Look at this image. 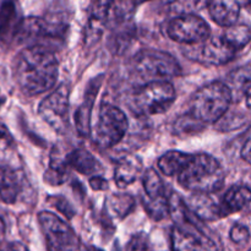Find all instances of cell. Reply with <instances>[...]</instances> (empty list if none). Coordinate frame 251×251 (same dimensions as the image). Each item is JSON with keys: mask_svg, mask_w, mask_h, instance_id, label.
I'll list each match as a JSON object with an SVG mask.
<instances>
[{"mask_svg": "<svg viewBox=\"0 0 251 251\" xmlns=\"http://www.w3.org/2000/svg\"><path fill=\"white\" fill-rule=\"evenodd\" d=\"M242 92L245 97V103H247L248 108H250L251 109V83L245 86V87L243 88Z\"/></svg>", "mask_w": 251, "mask_h": 251, "instance_id": "obj_34", "label": "cell"}, {"mask_svg": "<svg viewBox=\"0 0 251 251\" xmlns=\"http://www.w3.org/2000/svg\"><path fill=\"white\" fill-rule=\"evenodd\" d=\"M169 38L185 46H194L207 41L211 37L210 26L205 20L194 14L176 17L167 27Z\"/></svg>", "mask_w": 251, "mask_h": 251, "instance_id": "obj_9", "label": "cell"}, {"mask_svg": "<svg viewBox=\"0 0 251 251\" xmlns=\"http://www.w3.org/2000/svg\"><path fill=\"white\" fill-rule=\"evenodd\" d=\"M186 206L201 221H216L227 216L222 205H218L207 194H194Z\"/></svg>", "mask_w": 251, "mask_h": 251, "instance_id": "obj_13", "label": "cell"}, {"mask_svg": "<svg viewBox=\"0 0 251 251\" xmlns=\"http://www.w3.org/2000/svg\"><path fill=\"white\" fill-rule=\"evenodd\" d=\"M42 119L56 132L61 134L69 124V87L60 85L47 96L38 107Z\"/></svg>", "mask_w": 251, "mask_h": 251, "instance_id": "obj_10", "label": "cell"}, {"mask_svg": "<svg viewBox=\"0 0 251 251\" xmlns=\"http://www.w3.org/2000/svg\"><path fill=\"white\" fill-rule=\"evenodd\" d=\"M172 248L173 251H203L195 239L176 228L172 232Z\"/></svg>", "mask_w": 251, "mask_h": 251, "instance_id": "obj_23", "label": "cell"}, {"mask_svg": "<svg viewBox=\"0 0 251 251\" xmlns=\"http://www.w3.org/2000/svg\"><path fill=\"white\" fill-rule=\"evenodd\" d=\"M127 127L129 122L122 109L114 105H103L96 124L95 142L102 149H110L123 141Z\"/></svg>", "mask_w": 251, "mask_h": 251, "instance_id": "obj_7", "label": "cell"}, {"mask_svg": "<svg viewBox=\"0 0 251 251\" xmlns=\"http://www.w3.org/2000/svg\"><path fill=\"white\" fill-rule=\"evenodd\" d=\"M14 137L10 134L6 126L0 124V154L5 153V152L10 151L14 147Z\"/></svg>", "mask_w": 251, "mask_h": 251, "instance_id": "obj_29", "label": "cell"}, {"mask_svg": "<svg viewBox=\"0 0 251 251\" xmlns=\"http://www.w3.org/2000/svg\"><path fill=\"white\" fill-rule=\"evenodd\" d=\"M80 251H102V250L97 249V248H86V249L80 250Z\"/></svg>", "mask_w": 251, "mask_h": 251, "instance_id": "obj_36", "label": "cell"}, {"mask_svg": "<svg viewBox=\"0 0 251 251\" xmlns=\"http://www.w3.org/2000/svg\"><path fill=\"white\" fill-rule=\"evenodd\" d=\"M21 191V184L17 173L7 167H0V202H16Z\"/></svg>", "mask_w": 251, "mask_h": 251, "instance_id": "obj_18", "label": "cell"}, {"mask_svg": "<svg viewBox=\"0 0 251 251\" xmlns=\"http://www.w3.org/2000/svg\"><path fill=\"white\" fill-rule=\"evenodd\" d=\"M221 37L230 48L238 51L250 43L251 27L247 24H235L228 27Z\"/></svg>", "mask_w": 251, "mask_h": 251, "instance_id": "obj_21", "label": "cell"}, {"mask_svg": "<svg viewBox=\"0 0 251 251\" xmlns=\"http://www.w3.org/2000/svg\"><path fill=\"white\" fill-rule=\"evenodd\" d=\"M134 68L137 74L145 77L168 78L181 74L176 59L166 51L157 49L140 50L134 58Z\"/></svg>", "mask_w": 251, "mask_h": 251, "instance_id": "obj_8", "label": "cell"}, {"mask_svg": "<svg viewBox=\"0 0 251 251\" xmlns=\"http://www.w3.org/2000/svg\"><path fill=\"white\" fill-rule=\"evenodd\" d=\"M125 251H152V248L151 244H150L149 238L146 237V234L140 233V234L134 235V237L130 239Z\"/></svg>", "mask_w": 251, "mask_h": 251, "instance_id": "obj_27", "label": "cell"}, {"mask_svg": "<svg viewBox=\"0 0 251 251\" xmlns=\"http://www.w3.org/2000/svg\"><path fill=\"white\" fill-rule=\"evenodd\" d=\"M190 158L191 154L180 151H168L158 159V168L167 176H178Z\"/></svg>", "mask_w": 251, "mask_h": 251, "instance_id": "obj_20", "label": "cell"}, {"mask_svg": "<svg viewBox=\"0 0 251 251\" xmlns=\"http://www.w3.org/2000/svg\"><path fill=\"white\" fill-rule=\"evenodd\" d=\"M178 181L194 194L211 195L222 188L225 172L215 157L206 153L195 154L178 174Z\"/></svg>", "mask_w": 251, "mask_h": 251, "instance_id": "obj_2", "label": "cell"}, {"mask_svg": "<svg viewBox=\"0 0 251 251\" xmlns=\"http://www.w3.org/2000/svg\"><path fill=\"white\" fill-rule=\"evenodd\" d=\"M21 20L17 19V12L14 4L6 2L0 9V38H15Z\"/></svg>", "mask_w": 251, "mask_h": 251, "instance_id": "obj_22", "label": "cell"}, {"mask_svg": "<svg viewBox=\"0 0 251 251\" xmlns=\"http://www.w3.org/2000/svg\"><path fill=\"white\" fill-rule=\"evenodd\" d=\"M142 171V162L137 157H123L117 163L114 171V181L118 188L123 189L137 179Z\"/></svg>", "mask_w": 251, "mask_h": 251, "instance_id": "obj_16", "label": "cell"}, {"mask_svg": "<svg viewBox=\"0 0 251 251\" xmlns=\"http://www.w3.org/2000/svg\"><path fill=\"white\" fill-rule=\"evenodd\" d=\"M176 100V90L164 80L151 81L140 88L132 98V109L139 115H154L167 112Z\"/></svg>", "mask_w": 251, "mask_h": 251, "instance_id": "obj_5", "label": "cell"}, {"mask_svg": "<svg viewBox=\"0 0 251 251\" xmlns=\"http://www.w3.org/2000/svg\"><path fill=\"white\" fill-rule=\"evenodd\" d=\"M38 222L44 235L48 251H76L80 240L73 228L59 216L43 211L38 215Z\"/></svg>", "mask_w": 251, "mask_h": 251, "instance_id": "obj_6", "label": "cell"}, {"mask_svg": "<svg viewBox=\"0 0 251 251\" xmlns=\"http://www.w3.org/2000/svg\"><path fill=\"white\" fill-rule=\"evenodd\" d=\"M49 201H50V202L53 203L54 207L58 208V210L60 211V212H63L64 215L68 216L69 218L73 217V215H74L73 208H71L70 205H69V206H63V203H64V205H65V203L68 202V201L64 200L63 198H56V196H54V198L49 199Z\"/></svg>", "mask_w": 251, "mask_h": 251, "instance_id": "obj_30", "label": "cell"}, {"mask_svg": "<svg viewBox=\"0 0 251 251\" xmlns=\"http://www.w3.org/2000/svg\"><path fill=\"white\" fill-rule=\"evenodd\" d=\"M68 167L76 169L78 173L83 176H97V174L102 171L100 162L96 159L93 154L82 149H76L66 157Z\"/></svg>", "mask_w": 251, "mask_h": 251, "instance_id": "obj_17", "label": "cell"}, {"mask_svg": "<svg viewBox=\"0 0 251 251\" xmlns=\"http://www.w3.org/2000/svg\"><path fill=\"white\" fill-rule=\"evenodd\" d=\"M240 154H242V158L244 159L245 162L251 164V127L248 130L247 135H245V140L244 144H243Z\"/></svg>", "mask_w": 251, "mask_h": 251, "instance_id": "obj_31", "label": "cell"}, {"mask_svg": "<svg viewBox=\"0 0 251 251\" xmlns=\"http://www.w3.org/2000/svg\"><path fill=\"white\" fill-rule=\"evenodd\" d=\"M240 7V2L233 0H212L207 2L208 12L213 21L227 28L237 24Z\"/></svg>", "mask_w": 251, "mask_h": 251, "instance_id": "obj_14", "label": "cell"}, {"mask_svg": "<svg viewBox=\"0 0 251 251\" xmlns=\"http://www.w3.org/2000/svg\"><path fill=\"white\" fill-rule=\"evenodd\" d=\"M233 100L232 90L222 81L207 83L194 93L189 114L201 124L217 123L227 114Z\"/></svg>", "mask_w": 251, "mask_h": 251, "instance_id": "obj_3", "label": "cell"}, {"mask_svg": "<svg viewBox=\"0 0 251 251\" xmlns=\"http://www.w3.org/2000/svg\"><path fill=\"white\" fill-rule=\"evenodd\" d=\"M230 81L235 87L243 91V88L251 83V61L240 66L237 70L230 74Z\"/></svg>", "mask_w": 251, "mask_h": 251, "instance_id": "obj_26", "label": "cell"}, {"mask_svg": "<svg viewBox=\"0 0 251 251\" xmlns=\"http://www.w3.org/2000/svg\"><path fill=\"white\" fill-rule=\"evenodd\" d=\"M90 184L91 186H92V189H95V190H104V189H107V185H108L107 181L98 176H93V178L90 180Z\"/></svg>", "mask_w": 251, "mask_h": 251, "instance_id": "obj_32", "label": "cell"}, {"mask_svg": "<svg viewBox=\"0 0 251 251\" xmlns=\"http://www.w3.org/2000/svg\"><path fill=\"white\" fill-rule=\"evenodd\" d=\"M174 131L178 135H186V134H193V132L199 131L203 127V124L191 117L190 114H185L183 117L179 118L174 124Z\"/></svg>", "mask_w": 251, "mask_h": 251, "instance_id": "obj_25", "label": "cell"}, {"mask_svg": "<svg viewBox=\"0 0 251 251\" xmlns=\"http://www.w3.org/2000/svg\"><path fill=\"white\" fill-rule=\"evenodd\" d=\"M58 75V60L53 51L43 46L27 47L15 60V81L22 93L29 97L50 90Z\"/></svg>", "mask_w": 251, "mask_h": 251, "instance_id": "obj_1", "label": "cell"}, {"mask_svg": "<svg viewBox=\"0 0 251 251\" xmlns=\"http://www.w3.org/2000/svg\"><path fill=\"white\" fill-rule=\"evenodd\" d=\"M144 190L146 198L144 206L147 213L156 221L162 220L168 215V199L166 198L164 184L159 174L153 168H149L144 174Z\"/></svg>", "mask_w": 251, "mask_h": 251, "instance_id": "obj_12", "label": "cell"}, {"mask_svg": "<svg viewBox=\"0 0 251 251\" xmlns=\"http://www.w3.org/2000/svg\"><path fill=\"white\" fill-rule=\"evenodd\" d=\"M109 206L115 215L125 217L134 208V200L130 195H113L109 200Z\"/></svg>", "mask_w": 251, "mask_h": 251, "instance_id": "obj_24", "label": "cell"}, {"mask_svg": "<svg viewBox=\"0 0 251 251\" xmlns=\"http://www.w3.org/2000/svg\"><path fill=\"white\" fill-rule=\"evenodd\" d=\"M185 55L205 65H223L232 60L237 51L230 48L222 37H213L200 44L186 46Z\"/></svg>", "mask_w": 251, "mask_h": 251, "instance_id": "obj_11", "label": "cell"}, {"mask_svg": "<svg viewBox=\"0 0 251 251\" xmlns=\"http://www.w3.org/2000/svg\"><path fill=\"white\" fill-rule=\"evenodd\" d=\"M230 239L238 245H245L250 239V232L245 226L235 225L230 229Z\"/></svg>", "mask_w": 251, "mask_h": 251, "instance_id": "obj_28", "label": "cell"}, {"mask_svg": "<svg viewBox=\"0 0 251 251\" xmlns=\"http://www.w3.org/2000/svg\"><path fill=\"white\" fill-rule=\"evenodd\" d=\"M251 202V190L248 186L234 185L225 194L222 200V208L226 215L238 212Z\"/></svg>", "mask_w": 251, "mask_h": 251, "instance_id": "obj_19", "label": "cell"}, {"mask_svg": "<svg viewBox=\"0 0 251 251\" xmlns=\"http://www.w3.org/2000/svg\"><path fill=\"white\" fill-rule=\"evenodd\" d=\"M240 6L245 7V9L248 10V11L251 14V1H245V2H240Z\"/></svg>", "mask_w": 251, "mask_h": 251, "instance_id": "obj_35", "label": "cell"}, {"mask_svg": "<svg viewBox=\"0 0 251 251\" xmlns=\"http://www.w3.org/2000/svg\"><path fill=\"white\" fill-rule=\"evenodd\" d=\"M100 85V80H95L91 83L85 96V100L78 107L77 112L75 113L76 127H77L78 134L82 135V136H88L91 132V113H92L93 103H95V98L97 96Z\"/></svg>", "mask_w": 251, "mask_h": 251, "instance_id": "obj_15", "label": "cell"}, {"mask_svg": "<svg viewBox=\"0 0 251 251\" xmlns=\"http://www.w3.org/2000/svg\"><path fill=\"white\" fill-rule=\"evenodd\" d=\"M168 213L176 225V229L195 239L201 249L205 251H223V244L220 237L191 212L178 194H172L168 199Z\"/></svg>", "mask_w": 251, "mask_h": 251, "instance_id": "obj_4", "label": "cell"}, {"mask_svg": "<svg viewBox=\"0 0 251 251\" xmlns=\"http://www.w3.org/2000/svg\"><path fill=\"white\" fill-rule=\"evenodd\" d=\"M0 251H28V249L21 243H10L5 247L0 248Z\"/></svg>", "mask_w": 251, "mask_h": 251, "instance_id": "obj_33", "label": "cell"}]
</instances>
